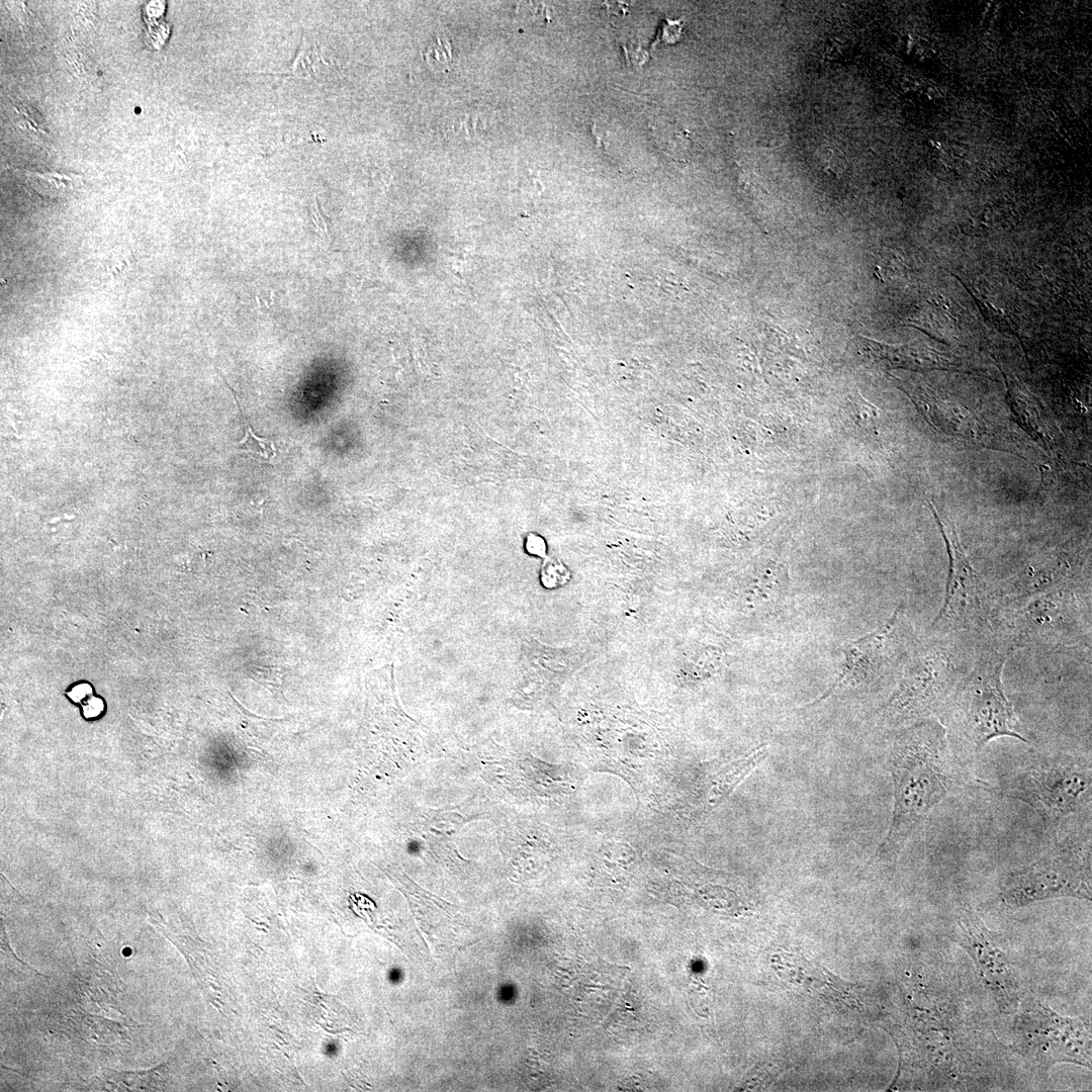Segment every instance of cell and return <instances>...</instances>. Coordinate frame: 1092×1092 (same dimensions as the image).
<instances>
[{
  "mask_svg": "<svg viewBox=\"0 0 1092 1092\" xmlns=\"http://www.w3.org/2000/svg\"><path fill=\"white\" fill-rule=\"evenodd\" d=\"M890 747L894 807L888 833L877 856H898L916 828L946 797L965 785L951 752L948 732L936 717L903 727Z\"/></svg>",
  "mask_w": 1092,
  "mask_h": 1092,
  "instance_id": "1",
  "label": "cell"
},
{
  "mask_svg": "<svg viewBox=\"0 0 1092 1092\" xmlns=\"http://www.w3.org/2000/svg\"><path fill=\"white\" fill-rule=\"evenodd\" d=\"M1007 654L999 644L980 648L938 718L975 752L1000 737L1031 743L1030 732L1005 694L1002 673Z\"/></svg>",
  "mask_w": 1092,
  "mask_h": 1092,
  "instance_id": "2",
  "label": "cell"
},
{
  "mask_svg": "<svg viewBox=\"0 0 1092 1092\" xmlns=\"http://www.w3.org/2000/svg\"><path fill=\"white\" fill-rule=\"evenodd\" d=\"M930 510L944 539L948 573L942 605L931 622L929 635L966 651L999 644L1002 607L995 589L968 559L953 525Z\"/></svg>",
  "mask_w": 1092,
  "mask_h": 1092,
  "instance_id": "3",
  "label": "cell"
},
{
  "mask_svg": "<svg viewBox=\"0 0 1092 1092\" xmlns=\"http://www.w3.org/2000/svg\"><path fill=\"white\" fill-rule=\"evenodd\" d=\"M965 650L930 636L919 639L904 662L895 687L879 709L878 722L899 728L939 718L957 682L967 671Z\"/></svg>",
  "mask_w": 1092,
  "mask_h": 1092,
  "instance_id": "4",
  "label": "cell"
},
{
  "mask_svg": "<svg viewBox=\"0 0 1092 1092\" xmlns=\"http://www.w3.org/2000/svg\"><path fill=\"white\" fill-rule=\"evenodd\" d=\"M1090 626L1087 589H1057L1003 607L998 642L1008 653L1065 650L1087 643Z\"/></svg>",
  "mask_w": 1092,
  "mask_h": 1092,
  "instance_id": "5",
  "label": "cell"
},
{
  "mask_svg": "<svg viewBox=\"0 0 1092 1092\" xmlns=\"http://www.w3.org/2000/svg\"><path fill=\"white\" fill-rule=\"evenodd\" d=\"M1090 762L1067 754L1043 755L1026 760L989 788L1000 797L1020 801L1040 817L1046 836L1059 835L1064 819L1079 811L1091 790Z\"/></svg>",
  "mask_w": 1092,
  "mask_h": 1092,
  "instance_id": "6",
  "label": "cell"
},
{
  "mask_svg": "<svg viewBox=\"0 0 1092 1092\" xmlns=\"http://www.w3.org/2000/svg\"><path fill=\"white\" fill-rule=\"evenodd\" d=\"M1090 838L1072 833L1058 836L1044 854L1004 877L1000 899L1009 907L1059 897L1090 899Z\"/></svg>",
  "mask_w": 1092,
  "mask_h": 1092,
  "instance_id": "7",
  "label": "cell"
},
{
  "mask_svg": "<svg viewBox=\"0 0 1092 1092\" xmlns=\"http://www.w3.org/2000/svg\"><path fill=\"white\" fill-rule=\"evenodd\" d=\"M919 638L906 622L903 608L875 631L849 643L845 660L835 682L809 706L818 704L843 689L870 687L901 668Z\"/></svg>",
  "mask_w": 1092,
  "mask_h": 1092,
  "instance_id": "8",
  "label": "cell"
},
{
  "mask_svg": "<svg viewBox=\"0 0 1092 1092\" xmlns=\"http://www.w3.org/2000/svg\"><path fill=\"white\" fill-rule=\"evenodd\" d=\"M770 965L781 979L805 991L831 1002L843 1003L850 1008L856 1003L855 989L858 986L840 979L821 965L807 961L800 954L777 951L770 958Z\"/></svg>",
  "mask_w": 1092,
  "mask_h": 1092,
  "instance_id": "9",
  "label": "cell"
},
{
  "mask_svg": "<svg viewBox=\"0 0 1092 1092\" xmlns=\"http://www.w3.org/2000/svg\"><path fill=\"white\" fill-rule=\"evenodd\" d=\"M959 924L970 941L969 949L973 950L982 969V974L987 977L990 984L996 985L1001 992L1007 990L1009 971L1002 953L989 939H987L977 913L968 905L960 907Z\"/></svg>",
  "mask_w": 1092,
  "mask_h": 1092,
  "instance_id": "10",
  "label": "cell"
},
{
  "mask_svg": "<svg viewBox=\"0 0 1092 1092\" xmlns=\"http://www.w3.org/2000/svg\"><path fill=\"white\" fill-rule=\"evenodd\" d=\"M864 343L871 357L877 360H886L892 366L914 369H948L953 365L949 359L942 358L935 352L892 347L871 340H864Z\"/></svg>",
  "mask_w": 1092,
  "mask_h": 1092,
  "instance_id": "11",
  "label": "cell"
},
{
  "mask_svg": "<svg viewBox=\"0 0 1092 1092\" xmlns=\"http://www.w3.org/2000/svg\"><path fill=\"white\" fill-rule=\"evenodd\" d=\"M330 72L331 63L329 59L325 58L315 41L303 35L295 57L287 70L270 74L287 76L302 81L321 82L328 78Z\"/></svg>",
  "mask_w": 1092,
  "mask_h": 1092,
  "instance_id": "12",
  "label": "cell"
},
{
  "mask_svg": "<svg viewBox=\"0 0 1092 1092\" xmlns=\"http://www.w3.org/2000/svg\"><path fill=\"white\" fill-rule=\"evenodd\" d=\"M160 1067L134 1072H116L105 1070L94 1082L95 1090L135 1091L158 1090Z\"/></svg>",
  "mask_w": 1092,
  "mask_h": 1092,
  "instance_id": "13",
  "label": "cell"
},
{
  "mask_svg": "<svg viewBox=\"0 0 1092 1092\" xmlns=\"http://www.w3.org/2000/svg\"><path fill=\"white\" fill-rule=\"evenodd\" d=\"M767 749L763 745L750 756L729 764L715 780L710 794V803L718 804L726 798L739 785L745 777L766 756Z\"/></svg>",
  "mask_w": 1092,
  "mask_h": 1092,
  "instance_id": "14",
  "label": "cell"
},
{
  "mask_svg": "<svg viewBox=\"0 0 1092 1092\" xmlns=\"http://www.w3.org/2000/svg\"><path fill=\"white\" fill-rule=\"evenodd\" d=\"M18 172L21 173V177L27 187L29 186V188L43 197L57 198L65 196L74 189V184L77 181V177L72 178L71 176L58 173L39 174L22 171Z\"/></svg>",
  "mask_w": 1092,
  "mask_h": 1092,
  "instance_id": "15",
  "label": "cell"
},
{
  "mask_svg": "<svg viewBox=\"0 0 1092 1092\" xmlns=\"http://www.w3.org/2000/svg\"><path fill=\"white\" fill-rule=\"evenodd\" d=\"M241 414L244 417L242 412ZM244 420L245 436L241 441L235 443V446L239 451L246 452L254 458L272 463L277 453L274 442L267 438L258 437L245 417Z\"/></svg>",
  "mask_w": 1092,
  "mask_h": 1092,
  "instance_id": "16",
  "label": "cell"
},
{
  "mask_svg": "<svg viewBox=\"0 0 1092 1092\" xmlns=\"http://www.w3.org/2000/svg\"><path fill=\"white\" fill-rule=\"evenodd\" d=\"M542 581L548 587L559 586L568 580L567 568L558 562H548L542 570Z\"/></svg>",
  "mask_w": 1092,
  "mask_h": 1092,
  "instance_id": "17",
  "label": "cell"
},
{
  "mask_svg": "<svg viewBox=\"0 0 1092 1092\" xmlns=\"http://www.w3.org/2000/svg\"><path fill=\"white\" fill-rule=\"evenodd\" d=\"M310 218L313 222L316 233L321 237L331 238V220L330 217L324 212L318 202L317 197H314V204L309 206Z\"/></svg>",
  "mask_w": 1092,
  "mask_h": 1092,
  "instance_id": "18",
  "label": "cell"
},
{
  "mask_svg": "<svg viewBox=\"0 0 1092 1092\" xmlns=\"http://www.w3.org/2000/svg\"><path fill=\"white\" fill-rule=\"evenodd\" d=\"M426 54L427 60H436L434 62L436 67L439 65L445 66V64L451 62V49L448 42L444 46L443 43H437L436 46L429 48Z\"/></svg>",
  "mask_w": 1092,
  "mask_h": 1092,
  "instance_id": "19",
  "label": "cell"
},
{
  "mask_svg": "<svg viewBox=\"0 0 1092 1092\" xmlns=\"http://www.w3.org/2000/svg\"><path fill=\"white\" fill-rule=\"evenodd\" d=\"M103 709V701L97 697H89L83 703V714L86 718H95L99 716Z\"/></svg>",
  "mask_w": 1092,
  "mask_h": 1092,
  "instance_id": "20",
  "label": "cell"
},
{
  "mask_svg": "<svg viewBox=\"0 0 1092 1092\" xmlns=\"http://www.w3.org/2000/svg\"><path fill=\"white\" fill-rule=\"evenodd\" d=\"M526 548L529 553L536 556L543 557L546 554V543L544 539L537 534H531L528 536Z\"/></svg>",
  "mask_w": 1092,
  "mask_h": 1092,
  "instance_id": "21",
  "label": "cell"
},
{
  "mask_svg": "<svg viewBox=\"0 0 1092 1092\" xmlns=\"http://www.w3.org/2000/svg\"><path fill=\"white\" fill-rule=\"evenodd\" d=\"M91 693H92V690H91V687L89 685L80 684V685H77L76 687H74L68 693V696L74 702H82V701H85L86 699H88L89 696L91 695Z\"/></svg>",
  "mask_w": 1092,
  "mask_h": 1092,
  "instance_id": "22",
  "label": "cell"
}]
</instances>
